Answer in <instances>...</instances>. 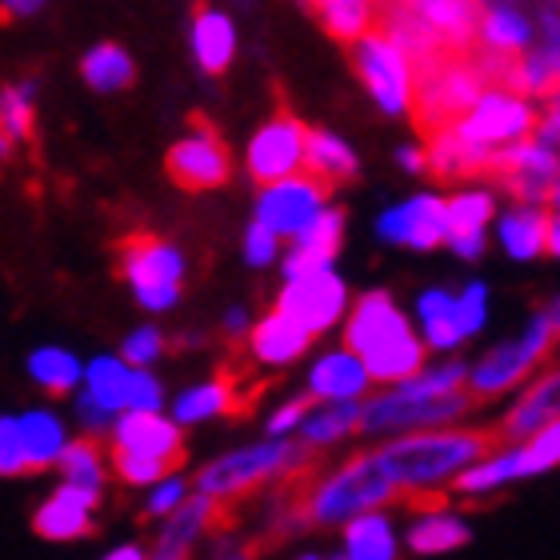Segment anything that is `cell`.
<instances>
[{
	"label": "cell",
	"instance_id": "1",
	"mask_svg": "<svg viewBox=\"0 0 560 560\" xmlns=\"http://www.w3.org/2000/svg\"><path fill=\"white\" fill-rule=\"evenodd\" d=\"M340 337L373 373L376 388L409 381L429 364V345L420 337L409 308H400L397 296L385 289L352 296V308L340 325Z\"/></svg>",
	"mask_w": 560,
	"mask_h": 560
},
{
	"label": "cell",
	"instance_id": "2",
	"mask_svg": "<svg viewBox=\"0 0 560 560\" xmlns=\"http://www.w3.org/2000/svg\"><path fill=\"white\" fill-rule=\"evenodd\" d=\"M376 448L405 497H441V492H453V480L480 453H489L492 432L472 429V424H444V429L397 432V436H385Z\"/></svg>",
	"mask_w": 560,
	"mask_h": 560
},
{
	"label": "cell",
	"instance_id": "3",
	"mask_svg": "<svg viewBox=\"0 0 560 560\" xmlns=\"http://www.w3.org/2000/svg\"><path fill=\"white\" fill-rule=\"evenodd\" d=\"M405 497L397 477L388 472L381 448L369 453H352L349 460H340L308 485L301 501V516L313 528H340L349 525L352 516L373 513V509H393Z\"/></svg>",
	"mask_w": 560,
	"mask_h": 560
},
{
	"label": "cell",
	"instance_id": "4",
	"mask_svg": "<svg viewBox=\"0 0 560 560\" xmlns=\"http://www.w3.org/2000/svg\"><path fill=\"white\" fill-rule=\"evenodd\" d=\"M308 456H313V448L301 436H269L265 432L260 441L236 444L229 453L212 456L209 465H200L197 477H192V489L212 497L217 504L241 501V497L265 489V485L296 477L308 465Z\"/></svg>",
	"mask_w": 560,
	"mask_h": 560
},
{
	"label": "cell",
	"instance_id": "5",
	"mask_svg": "<svg viewBox=\"0 0 560 560\" xmlns=\"http://www.w3.org/2000/svg\"><path fill=\"white\" fill-rule=\"evenodd\" d=\"M557 349H560V332L552 328L549 313L540 308V313H533L525 325L516 328L513 337L492 340L477 361H468V393L477 397V405H492V400L513 397L540 364L557 357Z\"/></svg>",
	"mask_w": 560,
	"mask_h": 560
},
{
	"label": "cell",
	"instance_id": "6",
	"mask_svg": "<svg viewBox=\"0 0 560 560\" xmlns=\"http://www.w3.org/2000/svg\"><path fill=\"white\" fill-rule=\"evenodd\" d=\"M352 69H357V81H361V89L369 93L381 117H412L420 65L385 24H373L361 40H352Z\"/></svg>",
	"mask_w": 560,
	"mask_h": 560
},
{
	"label": "cell",
	"instance_id": "7",
	"mask_svg": "<svg viewBox=\"0 0 560 560\" xmlns=\"http://www.w3.org/2000/svg\"><path fill=\"white\" fill-rule=\"evenodd\" d=\"M477 409V397L460 388V393H412L405 385H381L364 397V424L361 436L369 441H385L397 432L417 429H444V424H465Z\"/></svg>",
	"mask_w": 560,
	"mask_h": 560
},
{
	"label": "cell",
	"instance_id": "8",
	"mask_svg": "<svg viewBox=\"0 0 560 560\" xmlns=\"http://www.w3.org/2000/svg\"><path fill=\"white\" fill-rule=\"evenodd\" d=\"M497 81L489 72V65L480 57H468V52H444L432 65L420 69L417 84V108H412V120H417L424 132H436L444 125H453L456 117H465L468 108L477 105V96Z\"/></svg>",
	"mask_w": 560,
	"mask_h": 560
},
{
	"label": "cell",
	"instance_id": "9",
	"mask_svg": "<svg viewBox=\"0 0 560 560\" xmlns=\"http://www.w3.org/2000/svg\"><path fill=\"white\" fill-rule=\"evenodd\" d=\"M120 277L129 284L137 308H144L149 316H164L185 296L188 257L161 236H129L120 245Z\"/></svg>",
	"mask_w": 560,
	"mask_h": 560
},
{
	"label": "cell",
	"instance_id": "10",
	"mask_svg": "<svg viewBox=\"0 0 560 560\" xmlns=\"http://www.w3.org/2000/svg\"><path fill=\"white\" fill-rule=\"evenodd\" d=\"M456 129L465 132L468 140H477L485 149L501 152L516 140H525L537 132L540 125V105L537 96L521 93L509 81H492L485 93L477 96V105L468 108L465 117L453 120Z\"/></svg>",
	"mask_w": 560,
	"mask_h": 560
},
{
	"label": "cell",
	"instance_id": "11",
	"mask_svg": "<svg viewBox=\"0 0 560 560\" xmlns=\"http://www.w3.org/2000/svg\"><path fill=\"white\" fill-rule=\"evenodd\" d=\"M277 308H284L292 320H301L313 337H328L332 328L345 325V316L352 308L349 280L340 277L337 265L284 277L277 292Z\"/></svg>",
	"mask_w": 560,
	"mask_h": 560
},
{
	"label": "cell",
	"instance_id": "12",
	"mask_svg": "<svg viewBox=\"0 0 560 560\" xmlns=\"http://www.w3.org/2000/svg\"><path fill=\"white\" fill-rule=\"evenodd\" d=\"M373 233L388 248H409V253H432L448 245V205L441 192H412L405 200H393L376 212Z\"/></svg>",
	"mask_w": 560,
	"mask_h": 560
},
{
	"label": "cell",
	"instance_id": "13",
	"mask_svg": "<svg viewBox=\"0 0 560 560\" xmlns=\"http://www.w3.org/2000/svg\"><path fill=\"white\" fill-rule=\"evenodd\" d=\"M328 205H332V197H328L325 180L313 176L308 168H301V173L260 185L257 205H253V221L269 224L277 236L292 241V236H301Z\"/></svg>",
	"mask_w": 560,
	"mask_h": 560
},
{
	"label": "cell",
	"instance_id": "14",
	"mask_svg": "<svg viewBox=\"0 0 560 560\" xmlns=\"http://www.w3.org/2000/svg\"><path fill=\"white\" fill-rule=\"evenodd\" d=\"M304 152H308V129L292 113H277L245 144V173L253 185H269L280 176H292L304 168Z\"/></svg>",
	"mask_w": 560,
	"mask_h": 560
},
{
	"label": "cell",
	"instance_id": "15",
	"mask_svg": "<svg viewBox=\"0 0 560 560\" xmlns=\"http://www.w3.org/2000/svg\"><path fill=\"white\" fill-rule=\"evenodd\" d=\"M557 168H560V149L533 132V137L516 140V144L497 152L492 176H497V185H501L513 200H537V205H549Z\"/></svg>",
	"mask_w": 560,
	"mask_h": 560
},
{
	"label": "cell",
	"instance_id": "16",
	"mask_svg": "<svg viewBox=\"0 0 560 560\" xmlns=\"http://www.w3.org/2000/svg\"><path fill=\"white\" fill-rule=\"evenodd\" d=\"M168 176L188 192H212L229 185L233 176V152L209 125H192L185 137L168 149Z\"/></svg>",
	"mask_w": 560,
	"mask_h": 560
},
{
	"label": "cell",
	"instance_id": "17",
	"mask_svg": "<svg viewBox=\"0 0 560 560\" xmlns=\"http://www.w3.org/2000/svg\"><path fill=\"white\" fill-rule=\"evenodd\" d=\"M480 60L489 65L497 81L509 77L516 57H525L528 48L537 45V21L528 16L516 0H485L480 12Z\"/></svg>",
	"mask_w": 560,
	"mask_h": 560
},
{
	"label": "cell",
	"instance_id": "18",
	"mask_svg": "<svg viewBox=\"0 0 560 560\" xmlns=\"http://www.w3.org/2000/svg\"><path fill=\"white\" fill-rule=\"evenodd\" d=\"M549 420H560V352L516 388L509 409L497 420V436L501 441H525L537 429H545Z\"/></svg>",
	"mask_w": 560,
	"mask_h": 560
},
{
	"label": "cell",
	"instance_id": "19",
	"mask_svg": "<svg viewBox=\"0 0 560 560\" xmlns=\"http://www.w3.org/2000/svg\"><path fill=\"white\" fill-rule=\"evenodd\" d=\"M108 444L113 453H140V456H156V460H168V465H180L185 456V424H176V417L168 409H125L108 432Z\"/></svg>",
	"mask_w": 560,
	"mask_h": 560
},
{
	"label": "cell",
	"instance_id": "20",
	"mask_svg": "<svg viewBox=\"0 0 560 560\" xmlns=\"http://www.w3.org/2000/svg\"><path fill=\"white\" fill-rule=\"evenodd\" d=\"M101 504V492L77 489L69 480H60V489H52L45 501L36 504L33 513V533L48 545H72L93 533V513Z\"/></svg>",
	"mask_w": 560,
	"mask_h": 560
},
{
	"label": "cell",
	"instance_id": "21",
	"mask_svg": "<svg viewBox=\"0 0 560 560\" xmlns=\"http://www.w3.org/2000/svg\"><path fill=\"white\" fill-rule=\"evenodd\" d=\"M376 388L369 364L340 340L337 349L316 352L304 373V393L313 400H364Z\"/></svg>",
	"mask_w": 560,
	"mask_h": 560
},
{
	"label": "cell",
	"instance_id": "22",
	"mask_svg": "<svg viewBox=\"0 0 560 560\" xmlns=\"http://www.w3.org/2000/svg\"><path fill=\"white\" fill-rule=\"evenodd\" d=\"M549 221L552 209L537 200H513L509 209L497 212L492 221V241L504 257L516 265H533V260L549 257Z\"/></svg>",
	"mask_w": 560,
	"mask_h": 560
},
{
	"label": "cell",
	"instance_id": "23",
	"mask_svg": "<svg viewBox=\"0 0 560 560\" xmlns=\"http://www.w3.org/2000/svg\"><path fill=\"white\" fill-rule=\"evenodd\" d=\"M345 233H349V217L340 205H328L301 236H292L280 257V277H296V272H313L337 265L340 248H345Z\"/></svg>",
	"mask_w": 560,
	"mask_h": 560
},
{
	"label": "cell",
	"instance_id": "24",
	"mask_svg": "<svg viewBox=\"0 0 560 560\" xmlns=\"http://www.w3.org/2000/svg\"><path fill=\"white\" fill-rule=\"evenodd\" d=\"M509 84H516L521 93L545 96L560 84V9H545L537 21V45L528 48L525 57L513 60V69L504 77Z\"/></svg>",
	"mask_w": 560,
	"mask_h": 560
},
{
	"label": "cell",
	"instance_id": "25",
	"mask_svg": "<svg viewBox=\"0 0 560 560\" xmlns=\"http://www.w3.org/2000/svg\"><path fill=\"white\" fill-rule=\"evenodd\" d=\"M313 340L316 337L301 320H292L284 308L272 304V313L257 316V325L248 332V357H253L260 369H292L296 361L308 357Z\"/></svg>",
	"mask_w": 560,
	"mask_h": 560
},
{
	"label": "cell",
	"instance_id": "26",
	"mask_svg": "<svg viewBox=\"0 0 560 560\" xmlns=\"http://www.w3.org/2000/svg\"><path fill=\"white\" fill-rule=\"evenodd\" d=\"M441 40L444 52H468L480 36L485 0H397Z\"/></svg>",
	"mask_w": 560,
	"mask_h": 560
},
{
	"label": "cell",
	"instance_id": "27",
	"mask_svg": "<svg viewBox=\"0 0 560 560\" xmlns=\"http://www.w3.org/2000/svg\"><path fill=\"white\" fill-rule=\"evenodd\" d=\"M468 540H472V521L448 504L417 509L405 525V549L412 557H448L465 549Z\"/></svg>",
	"mask_w": 560,
	"mask_h": 560
},
{
	"label": "cell",
	"instance_id": "28",
	"mask_svg": "<svg viewBox=\"0 0 560 560\" xmlns=\"http://www.w3.org/2000/svg\"><path fill=\"white\" fill-rule=\"evenodd\" d=\"M492 164H497V152L468 140L456 125L429 132V173L448 180V185H465V180L489 176Z\"/></svg>",
	"mask_w": 560,
	"mask_h": 560
},
{
	"label": "cell",
	"instance_id": "29",
	"mask_svg": "<svg viewBox=\"0 0 560 560\" xmlns=\"http://www.w3.org/2000/svg\"><path fill=\"white\" fill-rule=\"evenodd\" d=\"M412 320H417L432 357H448V352H460V345H468L465 328H460V308H456V289L448 284L420 289L412 301Z\"/></svg>",
	"mask_w": 560,
	"mask_h": 560
},
{
	"label": "cell",
	"instance_id": "30",
	"mask_svg": "<svg viewBox=\"0 0 560 560\" xmlns=\"http://www.w3.org/2000/svg\"><path fill=\"white\" fill-rule=\"evenodd\" d=\"M236 48H241V33H236V21L224 9H200L188 24V52L197 60L200 72L209 77H221V72L233 69Z\"/></svg>",
	"mask_w": 560,
	"mask_h": 560
},
{
	"label": "cell",
	"instance_id": "31",
	"mask_svg": "<svg viewBox=\"0 0 560 560\" xmlns=\"http://www.w3.org/2000/svg\"><path fill=\"white\" fill-rule=\"evenodd\" d=\"M405 549V528L388 509L352 516L349 525H340V552L345 560H397Z\"/></svg>",
	"mask_w": 560,
	"mask_h": 560
},
{
	"label": "cell",
	"instance_id": "32",
	"mask_svg": "<svg viewBox=\"0 0 560 560\" xmlns=\"http://www.w3.org/2000/svg\"><path fill=\"white\" fill-rule=\"evenodd\" d=\"M217 509H221V504L212 501V497L192 489V497H188L173 516H164L161 521V533H156V557L161 560L192 557L200 540L209 537L212 521H217Z\"/></svg>",
	"mask_w": 560,
	"mask_h": 560
},
{
	"label": "cell",
	"instance_id": "33",
	"mask_svg": "<svg viewBox=\"0 0 560 560\" xmlns=\"http://www.w3.org/2000/svg\"><path fill=\"white\" fill-rule=\"evenodd\" d=\"M525 480V465H521V448L516 441L492 444L489 453H480L472 465L453 480L456 497H468V501H485V497H497L509 485Z\"/></svg>",
	"mask_w": 560,
	"mask_h": 560
},
{
	"label": "cell",
	"instance_id": "34",
	"mask_svg": "<svg viewBox=\"0 0 560 560\" xmlns=\"http://www.w3.org/2000/svg\"><path fill=\"white\" fill-rule=\"evenodd\" d=\"M21 436H24V456H28V472L57 468L65 448L72 444L69 420L60 417L57 409H48V405H36V409L21 412Z\"/></svg>",
	"mask_w": 560,
	"mask_h": 560
},
{
	"label": "cell",
	"instance_id": "35",
	"mask_svg": "<svg viewBox=\"0 0 560 560\" xmlns=\"http://www.w3.org/2000/svg\"><path fill=\"white\" fill-rule=\"evenodd\" d=\"M361 424H364V400H313V409H308L296 436L313 453H320V448H337V444L361 436Z\"/></svg>",
	"mask_w": 560,
	"mask_h": 560
},
{
	"label": "cell",
	"instance_id": "36",
	"mask_svg": "<svg viewBox=\"0 0 560 560\" xmlns=\"http://www.w3.org/2000/svg\"><path fill=\"white\" fill-rule=\"evenodd\" d=\"M236 409V388L229 376H209V381H197V385L180 388L173 400H168V412L176 417V424L185 429H197V424H209V420H221Z\"/></svg>",
	"mask_w": 560,
	"mask_h": 560
},
{
	"label": "cell",
	"instance_id": "37",
	"mask_svg": "<svg viewBox=\"0 0 560 560\" xmlns=\"http://www.w3.org/2000/svg\"><path fill=\"white\" fill-rule=\"evenodd\" d=\"M84 364L69 345H40V349L28 352V381H33L40 393L48 397H72L77 388L84 385Z\"/></svg>",
	"mask_w": 560,
	"mask_h": 560
},
{
	"label": "cell",
	"instance_id": "38",
	"mask_svg": "<svg viewBox=\"0 0 560 560\" xmlns=\"http://www.w3.org/2000/svg\"><path fill=\"white\" fill-rule=\"evenodd\" d=\"M304 168L320 176L328 188L349 185L361 173V156L349 140L332 129H308V152H304Z\"/></svg>",
	"mask_w": 560,
	"mask_h": 560
},
{
	"label": "cell",
	"instance_id": "39",
	"mask_svg": "<svg viewBox=\"0 0 560 560\" xmlns=\"http://www.w3.org/2000/svg\"><path fill=\"white\" fill-rule=\"evenodd\" d=\"M448 236L453 233H489L497 212H501V192L489 185H460L448 197Z\"/></svg>",
	"mask_w": 560,
	"mask_h": 560
},
{
	"label": "cell",
	"instance_id": "40",
	"mask_svg": "<svg viewBox=\"0 0 560 560\" xmlns=\"http://www.w3.org/2000/svg\"><path fill=\"white\" fill-rule=\"evenodd\" d=\"M81 77L93 93L113 96V93H125V89H129L132 77H137V65H132L129 48L105 40V45L89 48V52L81 57Z\"/></svg>",
	"mask_w": 560,
	"mask_h": 560
},
{
	"label": "cell",
	"instance_id": "41",
	"mask_svg": "<svg viewBox=\"0 0 560 560\" xmlns=\"http://www.w3.org/2000/svg\"><path fill=\"white\" fill-rule=\"evenodd\" d=\"M57 472H60V480H69L77 489L105 492V480H108V472H113V456L101 453L96 436L84 432V436H72V444L65 448V456H60Z\"/></svg>",
	"mask_w": 560,
	"mask_h": 560
},
{
	"label": "cell",
	"instance_id": "42",
	"mask_svg": "<svg viewBox=\"0 0 560 560\" xmlns=\"http://www.w3.org/2000/svg\"><path fill=\"white\" fill-rule=\"evenodd\" d=\"M129 373L132 364L120 357V352H101L84 364V393L93 400H101L105 409L125 412V393H129Z\"/></svg>",
	"mask_w": 560,
	"mask_h": 560
},
{
	"label": "cell",
	"instance_id": "43",
	"mask_svg": "<svg viewBox=\"0 0 560 560\" xmlns=\"http://www.w3.org/2000/svg\"><path fill=\"white\" fill-rule=\"evenodd\" d=\"M0 125L9 129V137L21 140L33 137L36 129V84L33 81H12L0 89Z\"/></svg>",
	"mask_w": 560,
	"mask_h": 560
},
{
	"label": "cell",
	"instance_id": "44",
	"mask_svg": "<svg viewBox=\"0 0 560 560\" xmlns=\"http://www.w3.org/2000/svg\"><path fill=\"white\" fill-rule=\"evenodd\" d=\"M521 448V465H525V480L545 477L552 468H560V420H549L545 429H537L533 436L516 441Z\"/></svg>",
	"mask_w": 560,
	"mask_h": 560
},
{
	"label": "cell",
	"instance_id": "45",
	"mask_svg": "<svg viewBox=\"0 0 560 560\" xmlns=\"http://www.w3.org/2000/svg\"><path fill=\"white\" fill-rule=\"evenodd\" d=\"M456 308H460V328H465V337L468 340L480 337L492 320V289L480 277L456 284Z\"/></svg>",
	"mask_w": 560,
	"mask_h": 560
},
{
	"label": "cell",
	"instance_id": "46",
	"mask_svg": "<svg viewBox=\"0 0 560 560\" xmlns=\"http://www.w3.org/2000/svg\"><path fill=\"white\" fill-rule=\"evenodd\" d=\"M188 497H192V480L180 477L173 468V472H164L156 485L144 489V513H149L152 521H164V516H173Z\"/></svg>",
	"mask_w": 560,
	"mask_h": 560
},
{
	"label": "cell",
	"instance_id": "47",
	"mask_svg": "<svg viewBox=\"0 0 560 560\" xmlns=\"http://www.w3.org/2000/svg\"><path fill=\"white\" fill-rule=\"evenodd\" d=\"M284 236H277L269 229V224L253 221L245 229V236H241V257H245L248 269H272V265H280V257H284Z\"/></svg>",
	"mask_w": 560,
	"mask_h": 560
},
{
	"label": "cell",
	"instance_id": "48",
	"mask_svg": "<svg viewBox=\"0 0 560 560\" xmlns=\"http://www.w3.org/2000/svg\"><path fill=\"white\" fill-rule=\"evenodd\" d=\"M164 349H168V340H164V332L156 325H137L129 337L120 340V357L137 364V369H156Z\"/></svg>",
	"mask_w": 560,
	"mask_h": 560
},
{
	"label": "cell",
	"instance_id": "49",
	"mask_svg": "<svg viewBox=\"0 0 560 560\" xmlns=\"http://www.w3.org/2000/svg\"><path fill=\"white\" fill-rule=\"evenodd\" d=\"M176 465L168 460H156V456H140V453H113V472H117L129 489H149L164 472H173Z\"/></svg>",
	"mask_w": 560,
	"mask_h": 560
},
{
	"label": "cell",
	"instance_id": "50",
	"mask_svg": "<svg viewBox=\"0 0 560 560\" xmlns=\"http://www.w3.org/2000/svg\"><path fill=\"white\" fill-rule=\"evenodd\" d=\"M28 472V456H24L21 436V412H4L0 417V477H21Z\"/></svg>",
	"mask_w": 560,
	"mask_h": 560
},
{
	"label": "cell",
	"instance_id": "51",
	"mask_svg": "<svg viewBox=\"0 0 560 560\" xmlns=\"http://www.w3.org/2000/svg\"><path fill=\"white\" fill-rule=\"evenodd\" d=\"M125 409H140V412L168 409V397H164V381L152 373V369H137V364H132L129 393H125Z\"/></svg>",
	"mask_w": 560,
	"mask_h": 560
},
{
	"label": "cell",
	"instance_id": "52",
	"mask_svg": "<svg viewBox=\"0 0 560 560\" xmlns=\"http://www.w3.org/2000/svg\"><path fill=\"white\" fill-rule=\"evenodd\" d=\"M72 417H77L81 432H89V436H108V432H113V424H117L120 412L105 409V405L89 397L84 388H77V393H72Z\"/></svg>",
	"mask_w": 560,
	"mask_h": 560
},
{
	"label": "cell",
	"instance_id": "53",
	"mask_svg": "<svg viewBox=\"0 0 560 560\" xmlns=\"http://www.w3.org/2000/svg\"><path fill=\"white\" fill-rule=\"evenodd\" d=\"M308 409H313V397H308V393H304V397L280 400L277 409L265 417V432H269V436H296L304 417H308Z\"/></svg>",
	"mask_w": 560,
	"mask_h": 560
},
{
	"label": "cell",
	"instance_id": "54",
	"mask_svg": "<svg viewBox=\"0 0 560 560\" xmlns=\"http://www.w3.org/2000/svg\"><path fill=\"white\" fill-rule=\"evenodd\" d=\"M444 248H448L460 265H477V260H485V253H489V233H453Z\"/></svg>",
	"mask_w": 560,
	"mask_h": 560
},
{
	"label": "cell",
	"instance_id": "55",
	"mask_svg": "<svg viewBox=\"0 0 560 560\" xmlns=\"http://www.w3.org/2000/svg\"><path fill=\"white\" fill-rule=\"evenodd\" d=\"M393 161H397L400 173L424 176V173H429V144H420V140H405V144H397Z\"/></svg>",
	"mask_w": 560,
	"mask_h": 560
},
{
	"label": "cell",
	"instance_id": "56",
	"mask_svg": "<svg viewBox=\"0 0 560 560\" xmlns=\"http://www.w3.org/2000/svg\"><path fill=\"white\" fill-rule=\"evenodd\" d=\"M537 137H545L549 144L560 149V84L545 96V105H540V125H537Z\"/></svg>",
	"mask_w": 560,
	"mask_h": 560
},
{
	"label": "cell",
	"instance_id": "57",
	"mask_svg": "<svg viewBox=\"0 0 560 560\" xmlns=\"http://www.w3.org/2000/svg\"><path fill=\"white\" fill-rule=\"evenodd\" d=\"M253 313H248L245 304H233V308H224L221 316V328H224V337H233V340H248V332H253Z\"/></svg>",
	"mask_w": 560,
	"mask_h": 560
},
{
	"label": "cell",
	"instance_id": "58",
	"mask_svg": "<svg viewBox=\"0 0 560 560\" xmlns=\"http://www.w3.org/2000/svg\"><path fill=\"white\" fill-rule=\"evenodd\" d=\"M48 0H0V12L9 16V21H28L36 12H45Z\"/></svg>",
	"mask_w": 560,
	"mask_h": 560
},
{
	"label": "cell",
	"instance_id": "59",
	"mask_svg": "<svg viewBox=\"0 0 560 560\" xmlns=\"http://www.w3.org/2000/svg\"><path fill=\"white\" fill-rule=\"evenodd\" d=\"M149 552H144V545H113V549L105 552V560H144Z\"/></svg>",
	"mask_w": 560,
	"mask_h": 560
},
{
	"label": "cell",
	"instance_id": "60",
	"mask_svg": "<svg viewBox=\"0 0 560 560\" xmlns=\"http://www.w3.org/2000/svg\"><path fill=\"white\" fill-rule=\"evenodd\" d=\"M549 257L560 265V212H552V221H549Z\"/></svg>",
	"mask_w": 560,
	"mask_h": 560
},
{
	"label": "cell",
	"instance_id": "61",
	"mask_svg": "<svg viewBox=\"0 0 560 560\" xmlns=\"http://www.w3.org/2000/svg\"><path fill=\"white\" fill-rule=\"evenodd\" d=\"M12 144H16V140H12V137H9V129H4V125H0V164L9 161Z\"/></svg>",
	"mask_w": 560,
	"mask_h": 560
},
{
	"label": "cell",
	"instance_id": "62",
	"mask_svg": "<svg viewBox=\"0 0 560 560\" xmlns=\"http://www.w3.org/2000/svg\"><path fill=\"white\" fill-rule=\"evenodd\" d=\"M545 313H549L552 328H557V332H560V292H557V296H552L549 304H545Z\"/></svg>",
	"mask_w": 560,
	"mask_h": 560
},
{
	"label": "cell",
	"instance_id": "63",
	"mask_svg": "<svg viewBox=\"0 0 560 560\" xmlns=\"http://www.w3.org/2000/svg\"><path fill=\"white\" fill-rule=\"evenodd\" d=\"M549 209L560 212V168H557V180H552V192H549Z\"/></svg>",
	"mask_w": 560,
	"mask_h": 560
},
{
	"label": "cell",
	"instance_id": "64",
	"mask_svg": "<svg viewBox=\"0 0 560 560\" xmlns=\"http://www.w3.org/2000/svg\"><path fill=\"white\" fill-rule=\"evenodd\" d=\"M373 4H385V0H373Z\"/></svg>",
	"mask_w": 560,
	"mask_h": 560
}]
</instances>
